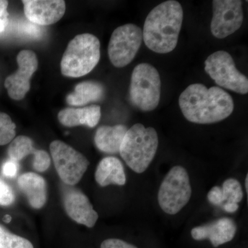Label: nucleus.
Masks as SVG:
<instances>
[{
	"instance_id": "obj_15",
	"label": "nucleus",
	"mask_w": 248,
	"mask_h": 248,
	"mask_svg": "<svg viewBox=\"0 0 248 248\" xmlns=\"http://www.w3.org/2000/svg\"><path fill=\"white\" fill-rule=\"evenodd\" d=\"M236 232V224L232 219L221 218L210 224L194 228L191 235L197 241L209 239L214 247L216 248L232 241Z\"/></svg>"
},
{
	"instance_id": "obj_18",
	"label": "nucleus",
	"mask_w": 248,
	"mask_h": 248,
	"mask_svg": "<svg viewBox=\"0 0 248 248\" xmlns=\"http://www.w3.org/2000/svg\"><path fill=\"white\" fill-rule=\"evenodd\" d=\"M96 182L102 187L109 185L124 186L126 182L122 161L114 156L101 160L94 174Z\"/></svg>"
},
{
	"instance_id": "obj_8",
	"label": "nucleus",
	"mask_w": 248,
	"mask_h": 248,
	"mask_svg": "<svg viewBox=\"0 0 248 248\" xmlns=\"http://www.w3.org/2000/svg\"><path fill=\"white\" fill-rule=\"evenodd\" d=\"M50 151L55 169L62 182L68 186L78 184L87 170L89 160L79 152L60 140L50 143Z\"/></svg>"
},
{
	"instance_id": "obj_23",
	"label": "nucleus",
	"mask_w": 248,
	"mask_h": 248,
	"mask_svg": "<svg viewBox=\"0 0 248 248\" xmlns=\"http://www.w3.org/2000/svg\"><path fill=\"white\" fill-rule=\"evenodd\" d=\"M16 128V125L10 116L0 112V146L8 144L14 140Z\"/></svg>"
},
{
	"instance_id": "obj_28",
	"label": "nucleus",
	"mask_w": 248,
	"mask_h": 248,
	"mask_svg": "<svg viewBox=\"0 0 248 248\" xmlns=\"http://www.w3.org/2000/svg\"><path fill=\"white\" fill-rule=\"evenodd\" d=\"M18 170H19V164L18 162L13 161V160H8L4 163L2 166L3 174L6 177L12 178L17 175Z\"/></svg>"
},
{
	"instance_id": "obj_25",
	"label": "nucleus",
	"mask_w": 248,
	"mask_h": 248,
	"mask_svg": "<svg viewBox=\"0 0 248 248\" xmlns=\"http://www.w3.org/2000/svg\"><path fill=\"white\" fill-rule=\"evenodd\" d=\"M9 1L6 0H0V32L4 31L9 24V14L7 9Z\"/></svg>"
},
{
	"instance_id": "obj_22",
	"label": "nucleus",
	"mask_w": 248,
	"mask_h": 248,
	"mask_svg": "<svg viewBox=\"0 0 248 248\" xmlns=\"http://www.w3.org/2000/svg\"><path fill=\"white\" fill-rule=\"evenodd\" d=\"M221 190L224 201H227V203H239L244 198L241 184L236 179H227L223 182Z\"/></svg>"
},
{
	"instance_id": "obj_21",
	"label": "nucleus",
	"mask_w": 248,
	"mask_h": 248,
	"mask_svg": "<svg viewBox=\"0 0 248 248\" xmlns=\"http://www.w3.org/2000/svg\"><path fill=\"white\" fill-rule=\"evenodd\" d=\"M0 248H34L30 241L10 232L0 225Z\"/></svg>"
},
{
	"instance_id": "obj_1",
	"label": "nucleus",
	"mask_w": 248,
	"mask_h": 248,
	"mask_svg": "<svg viewBox=\"0 0 248 248\" xmlns=\"http://www.w3.org/2000/svg\"><path fill=\"white\" fill-rule=\"evenodd\" d=\"M183 115L189 122L198 124L217 123L228 118L234 108V101L224 90L202 84H191L179 98Z\"/></svg>"
},
{
	"instance_id": "obj_19",
	"label": "nucleus",
	"mask_w": 248,
	"mask_h": 248,
	"mask_svg": "<svg viewBox=\"0 0 248 248\" xmlns=\"http://www.w3.org/2000/svg\"><path fill=\"white\" fill-rule=\"evenodd\" d=\"M128 128L124 125H102L94 135V143L99 151L108 154L120 153L121 145Z\"/></svg>"
},
{
	"instance_id": "obj_12",
	"label": "nucleus",
	"mask_w": 248,
	"mask_h": 248,
	"mask_svg": "<svg viewBox=\"0 0 248 248\" xmlns=\"http://www.w3.org/2000/svg\"><path fill=\"white\" fill-rule=\"evenodd\" d=\"M22 3L26 17L37 25L55 24L66 11V3L62 0H24Z\"/></svg>"
},
{
	"instance_id": "obj_14",
	"label": "nucleus",
	"mask_w": 248,
	"mask_h": 248,
	"mask_svg": "<svg viewBox=\"0 0 248 248\" xmlns=\"http://www.w3.org/2000/svg\"><path fill=\"white\" fill-rule=\"evenodd\" d=\"M33 155L32 168L37 172H45L50 166V155L43 150H37L33 147L31 138L20 135L15 138L8 148L9 159L19 162L29 155Z\"/></svg>"
},
{
	"instance_id": "obj_20",
	"label": "nucleus",
	"mask_w": 248,
	"mask_h": 248,
	"mask_svg": "<svg viewBox=\"0 0 248 248\" xmlns=\"http://www.w3.org/2000/svg\"><path fill=\"white\" fill-rule=\"evenodd\" d=\"M104 93L105 90L100 83L94 81H83L77 85L73 93L67 95L66 102L70 106L81 107L102 100Z\"/></svg>"
},
{
	"instance_id": "obj_16",
	"label": "nucleus",
	"mask_w": 248,
	"mask_h": 248,
	"mask_svg": "<svg viewBox=\"0 0 248 248\" xmlns=\"http://www.w3.org/2000/svg\"><path fill=\"white\" fill-rule=\"evenodd\" d=\"M17 186L32 208L41 209L47 201L46 183L40 174L27 172L17 179Z\"/></svg>"
},
{
	"instance_id": "obj_2",
	"label": "nucleus",
	"mask_w": 248,
	"mask_h": 248,
	"mask_svg": "<svg viewBox=\"0 0 248 248\" xmlns=\"http://www.w3.org/2000/svg\"><path fill=\"white\" fill-rule=\"evenodd\" d=\"M184 19L180 3L164 1L147 16L143 26V40L150 50L160 54L172 52L177 46Z\"/></svg>"
},
{
	"instance_id": "obj_5",
	"label": "nucleus",
	"mask_w": 248,
	"mask_h": 248,
	"mask_svg": "<svg viewBox=\"0 0 248 248\" xmlns=\"http://www.w3.org/2000/svg\"><path fill=\"white\" fill-rule=\"evenodd\" d=\"M161 92V78L157 70L147 63L135 66L129 91L132 104L144 112L155 110L159 105Z\"/></svg>"
},
{
	"instance_id": "obj_10",
	"label": "nucleus",
	"mask_w": 248,
	"mask_h": 248,
	"mask_svg": "<svg viewBox=\"0 0 248 248\" xmlns=\"http://www.w3.org/2000/svg\"><path fill=\"white\" fill-rule=\"evenodd\" d=\"M210 30L214 37L223 39L239 30L244 22L242 1L214 0Z\"/></svg>"
},
{
	"instance_id": "obj_7",
	"label": "nucleus",
	"mask_w": 248,
	"mask_h": 248,
	"mask_svg": "<svg viewBox=\"0 0 248 248\" xmlns=\"http://www.w3.org/2000/svg\"><path fill=\"white\" fill-rule=\"evenodd\" d=\"M205 71L220 87L241 94H248L247 77L238 71L231 54L215 52L205 61Z\"/></svg>"
},
{
	"instance_id": "obj_30",
	"label": "nucleus",
	"mask_w": 248,
	"mask_h": 248,
	"mask_svg": "<svg viewBox=\"0 0 248 248\" xmlns=\"http://www.w3.org/2000/svg\"><path fill=\"white\" fill-rule=\"evenodd\" d=\"M11 220H12V217L10 216L9 215H6L4 217H3V221L5 222V223H10Z\"/></svg>"
},
{
	"instance_id": "obj_26",
	"label": "nucleus",
	"mask_w": 248,
	"mask_h": 248,
	"mask_svg": "<svg viewBox=\"0 0 248 248\" xmlns=\"http://www.w3.org/2000/svg\"><path fill=\"white\" fill-rule=\"evenodd\" d=\"M208 200L213 205H221L225 202L221 187L218 186L213 187L208 194Z\"/></svg>"
},
{
	"instance_id": "obj_24",
	"label": "nucleus",
	"mask_w": 248,
	"mask_h": 248,
	"mask_svg": "<svg viewBox=\"0 0 248 248\" xmlns=\"http://www.w3.org/2000/svg\"><path fill=\"white\" fill-rule=\"evenodd\" d=\"M16 200L12 187L0 177V205L8 206L14 203Z\"/></svg>"
},
{
	"instance_id": "obj_9",
	"label": "nucleus",
	"mask_w": 248,
	"mask_h": 248,
	"mask_svg": "<svg viewBox=\"0 0 248 248\" xmlns=\"http://www.w3.org/2000/svg\"><path fill=\"white\" fill-rule=\"evenodd\" d=\"M143 40V31L133 24H125L115 29L111 35L108 53L111 63L123 68L131 63L138 53Z\"/></svg>"
},
{
	"instance_id": "obj_29",
	"label": "nucleus",
	"mask_w": 248,
	"mask_h": 248,
	"mask_svg": "<svg viewBox=\"0 0 248 248\" xmlns=\"http://www.w3.org/2000/svg\"><path fill=\"white\" fill-rule=\"evenodd\" d=\"M224 210L230 213H235L239 209V204L234 203H226L224 205Z\"/></svg>"
},
{
	"instance_id": "obj_6",
	"label": "nucleus",
	"mask_w": 248,
	"mask_h": 248,
	"mask_svg": "<svg viewBox=\"0 0 248 248\" xmlns=\"http://www.w3.org/2000/svg\"><path fill=\"white\" fill-rule=\"evenodd\" d=\"M192 195L190 178L182 166L173 167L168 172L160 186L158 202L165 213L174 215L188 203Z\"/></svg>"
},
{
	"instance_id": "obj_4",
	"label": "nucleus",
	"mask_w": 248,
	"mask_h": 248,
	"mask_svg": "<svg viewBox=\"0 0 248 248\" xmlns=\"http://www.w3.org/2000/svg\"><path fill=\"white\" fill-rule=\"evenodd\" d=\"M100 57V42L96 36L89 33L77 35L62 56V75L69 78L86 76L95 68Z\"/></svg>"
},
{
	"instance_id": "obj_31",
	"label": "nucleus",
	"mask_w": 248,
	"mask_h": 248,
	"mask_svg": "<svg viewBox=\"0 0 248 248\" xmlns=\"http://www.w3.org/2000/svg\"><path fill=\"white\" fill-rule=\"evenodd\" d=\"M248 175L246 176V181H245V187H246V192H247V193H248Z\"/></svg>"
},
{
	"instance_id": "obj_27",
	"label": "nucleus",
	"mask_w": 248,
	"mask_h": 248,
	"mask_svg": "<svg viewBox=\"0 0 248 248\" xmlns=\"http://www.w3.org/2000/svg\"><path fill=\"white\" fill-rule=\"evenodd\" d=\"M101 248H138L133 245L117 239H109L103 241Z\"/></svg>"
},
{
	"instance_id": "obj_17",
	"label": "nucleus",
	"mask_w": 248,
	"mask_h": 248,
	"mask_svg": "<svg viewBox=\"0 0 248 248\" xmlns=\"http://www.w3.org/2000/svg\"><path fill=\"white\" fill-rule=\"evenodd\" d=\"M101 107L91 105L84 108H66L59 112L58 120L62 125L66 127L86 125L94 128L101 119Z\"/></svg>"
},
{
	"instance_id": "obj_13",
	"label": "nucleus",
	"mask_w": 248,
	"mask_h": 248,
	"mask_svg": "<svg viewBox=\"0 0 248 248\" xmlns=\"http://www.w3.org/2000/svg\"><path fill=\"white\" fill-rule=\"evenodd\" d=\"M63 203L68 217L79 224L91 228L97 223L99 215L81 190L68 189L63 194Z\"/></svg>"
},
{
	"instance_id": "obj_3",
	"label": "nucleus",
	"mask_w": 248,
	"mask_h": 248,
	"mask_svg": "<svg viewBox=\"0 0 248 248\" xmlns=\"http://www.w3.org/2000/svg\"><path fill=\"white\" fill-rule=\"evenodd\" d=\"M159 145L155 128L136 124L128 129L121 145L120 154L135 172L143 173L154 159Z\"/></svg>"
},
{
	"instance_id": "obj_11",
	"label": "nucleus",
	"mask_w": 248,
	"mask_h": 248,
	"mask_svg": "<svg viewBox=\"0 0 248 248\" xmlns=\"http://www.w3.org/2000/svg\"><path fill=\"white\" fill-rule=\"evenodd\" d=\"M17 62V71L7 77L4 86L11 99L21 100L30 90L31 78L37 71L38 60L33 51L24 50L18 54Z\"/></svg>"
}]
</instances>
